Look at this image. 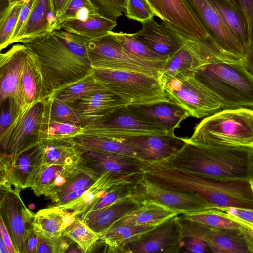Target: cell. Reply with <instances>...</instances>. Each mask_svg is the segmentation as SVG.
<instances>
[{"label": "cell", "mask_w": 253, "mask_h": 253, "mask_svg": "<svg viewBox=\"0 0 253 253\" xmlns=\"http://www.w3.org/2000/svg\"><path fill=\"white\" fill-rule=\"evenodd\" d=\"M88 40L58 29L19 42L37 57L48 96L92 72L86 47Z\"/></svg>", "instance_id": "6da1fadb"}, {"label": "cell", "mask_w": 253, "mask_h": 253, "mask_svg": "<svg viewBox=\"0 0 253 253\" xmlns=\"http://www.w3.org/2000/svg\"><path fill=\"white\" fill-rule=\"evenodd\" d=\"M198 176L221 180L253 179V149L221 148L191 142L159 161Z\"/></svg>", "instance_id": "7a4b0ae2"}, {"label": "cell", "mask_w": 253, "mask_h": 253, "mask_svg": "<svg viewBox=\"0 0 253 253\" xmlns=\"http://www.w3.org/2000/svg\"><path fill=\"white\" fill-rule=\"evenodd\" d=\"M158 183L165 188L197 194L215 208L253 210V179L216 180L167 166L162 169Z\"/></svg>", "instance_id": "3957f363"}, {"label": "cell", "mask_w": 253, "mask_h": 253, "mask_svg": "<svg viewBox=\"0 0 253 253\" xmlns=\"http://www.w3.org/2000/svg\"><path fill=\"white\" fill-rule=\"evenodd\" d=\"M189 139L209 146L253 149V110L224 109L205 117Z\"/></svg>", "instance_id": "277c9868"}, {"label": "cell", "mask_w": 253, "mask_h": 253, "mask_svg": "<svg viewBox=\"0 0 253 253\" xmlns=\"http://www.w3.org/2000/svg\"><path fill=\"white\" fill-rule=\"evenodd\" d=\"M193 73L221 99L225 109H253V76L242 62H212L199 67Z\"/></svg>", "instance_id": "5b68a950"}, {"label": "cell", "mask_w": 253, "mask_h": 253, "mask_svg": "<svg viewBox=\"0 0 253 253\" xmlns=\"http://www.w3.org/2000/svg\"><path fill=\"white\" fill-rule=\"evenodd\" d=\"M92 74L105 88L130 104L168 100L159 78L131 71L93 68Z\"/></svg>", "instance_id": "8992f818"}, {"label": "cell", "mask_w": 253, "mask_h": 253, "mask_svg": "<svg viewBox=\"0 0 253 253\" xmlns=\"http://www.w3.org/2000/svg\"><path fill=\"white\" fill-rule=\"evenodd\" d=\"M168 99L184 109L189 116L206 117L225 109L221 99L194 75L180 72L164 84Z\"/></svg>", "instance_id": "52a82bcc"}, {"label": "cell", "mask_w": 253, "mask_h": 253, "mask_svg": "<svg viewBox=\"0 0 253 253\" xmlns=\"http://www.w3.org/2000/svg\"><path fill=\"white\" fill-rule=\"evenodd\" d=\"M86 47L93 68L135 71L159 78L167 61H154L135 56L125 50L109 32L88 40Z\"/></svg>", "instance_id": "ba28073f"}, {"label": "cell", "mask_w": 253, "mask_h": 253, "mask_svg": "<svg viewBox=\"0 0 253 253\" xmlns=\"http://www.w3.org/2000/svg\"><path fill=\"white\" fill-rule=\"evenodd\" d=\"M167 133L161 126L138 117L126 106L85 126L80 134L122 141L136 137Z\"/></svg>", "instance_id": "9c48e42d"}, {"label": "cell", "mask_w": 253, "mask_h": 253, "mask_svg": "<svg viewBox=\"0 0 253 253\" xmlns=\"http://www.w3.org/2000/svg\"><path fill=\"white\" fill-rule=\"evenodd\" d=\"M42 156L40 140L16 153H0V188H31L41 167Z\"/></svg>", "instance_id": "30bf717a"}, {"label": "cell", "mask_w": 253, "mask_h": 253, "mask_svg": "<svg viewBox=\"0 0 253 253\" xmlns=\"http://www.w3.org/2000/svg\"><path fill=\"white\" fill-rule=\"evenodd\" d=\"M132 196L140 204L157 203L179 214L215 208L197 194L164 187L146 178L142 173L134 182Z\"/></svg>", "instance_id": "8fae6325"}, {"label": "cell", "mask_w": 253, "mask_h": 253, "mask_svg": "<svg viewBox=\"0 0 253 253\" xmlns=\"http://www.w3.org/2000/svg\"><path fill=\"white\" fill-rule=\"evenodd\" d=\"M43 100L21 108L13 123L0 134V153H16L40 141Z\"/></svg>", "instance_id": "7c38bea8"}, {"label": "cell", "mask_w": 253, "mask_h": 253, "mask_svg": "<svg viewBox=\"0 0 253 253\" xmlns=\"http://www.w3.org/2000/svg\"><path fill=\"white\" fill-rule=\"evenodd\" d=\"M20 189H0V218L4 223L17 253H26V242L33 228L35 214L25 205Z\"/></svg>", "instance_id": "4fadbf2b"}, {"label": "cell", "mask_w": 253, "mask_h": 253, "mask_svg": "<svg viewBox=\"0 0 253 253\" xmlns=\"http://www.w3.org/2000/svg\"><path fill=\"white\" fill-rule=\"evenodd\" d=\"M176 214L126 245L121 253H178L184 246L181 218Z\"/></svg>", "instance_id": "5bb4252c"}, {"label": "cell", "mask_w": 253, "mask_h": 253, "mask_svg": "<svg viewBox=\"0 0 253 253\" xmlns=\"http://www.w3.org/2000/svg\"><path fill=\"white\" fill-rule=\"evenodd\" d=\"M210 38L225 52L243 59L245 50L210 0H182Z\"/></svg>", "instance_id": "9a60e30c"}, {"label": "cell", "mask_w": 253, "mask_h": 253, "mask_svg": "<svg viewBox=\"0 0 253 253\" xmlns=\"http://www.w3.org/2000/svg\"><path fill=\"white\" fill-rule=\"evenodd\" d=\"M29 49L24 44L13 45L0 55V103L13 97L22 108L26 107L21 81Z\"/></svg>", "instance_id": "2e32d148"}, {"label": "cell", "mask_w": 253, "mask_h": 253, "mask_svg": "<svg viewBox=\"0 0 253 253\" xmlns=\"http://www.w3.org/2000/svg\"><path fill=\"white\" fill-rule=\"evenodd\" d=\"M182 224L183 236L195 237L205 241L212 252L250 253L243 235L239 230L211 227L186 221Z\"/></svg>", "instance_id": "e0dca14e"}, {"label": "cell", "mask_w": 253, "mask_h": 253, "mask_svg": "<svg viewBox=\"0 0 253 253\" xmlns=\"http://www.w3.org/2000/svg\"><path fill=\"white\" fill-rule=\"evenodd\" d=\"M187 138L174 133L151 135L126 139L122 141L136 154L137 158L152 162L165 159L176 152L186 143Z\"/></svg>", "instance_id": "ac0fdd59"}, {"label": "cell", "mask_w": 253, "mask_h": 253, "mask_svg": "<svg viewBox=\"0 0 253 253\" xmlns=\"http://www.w3.org/2000/svg\"><path fill=\"white\" fill-rule=\"evenodd\" d=\"M141 24L142 28L132 34L154 53L168 59L183 45L181 37L166 21L159 24L152 18Z\"/></svg>", "instance_id": "d6986e66"}, {"label": "cell", "mask_w": 253, "mask_h": 253, "mask_svg": "<svg viewBox=\"0 0 253 253\" xmlns=\"http://www.w3.org/2000/svg\"><path fill=\"white\" fill-rule=\"evenodd\" d=\"M129 104L130 103L127 100L104 88L70 105L84 128L116 109Z\"/></svg>", "instance_id": "ffe728a7"}, {"label": "cell", "mask_w": 253, "mask_h": 253, "mask_svg": "<svg viewBox=\"0 0 253 253\" xmlns=\"http://www.w3.org/2000/svg\"><path fill=\"white\" fill-rule=\"evenodd\" d=\"M155 16L199 39H211L182 0H146Z\"/></svg>", "instance_id": "44dd1931"}, {"label": "cell", "mask_w": 253, "mask_h": 253, "mask_svg": "<svg viewBox=\"0 0 253 253\" xmlns=\"http://www.w3.org/2000/svg\"><path fill=\"white\" fill-rule=\"evenodd\" d=\"M129 110L138 117L161 126L168 133H174L180 123L189 117L187 112L169 100L148 103L130 104Z\"/></svg>", "instance_id": "7402d4cb"}, {"label": "cell", "mask_w": 253, "mask_h": 253, "mask_svg": "<svg viewBox=\"0 0 253 253\" xmlns=\"http://www.w3.org/2000/svg\"><path fill=\"white\" fill-rule=\"evenodd\" d=\"M182 40L183 45L167 59L161 73L159 79L163 85L180 72L193 71L217 60L216 56L205 48L187 40Z\"/></svg>", "instance_id": "603a6c76"}, {"label": "cell", "mask_w": 253, "mask_h": 253, "mask_svg": "<svg viewBox=\"0 0 253 253\" xmlns=\"http://www.w3.org/2000/svg\"><path fill=\"white\" fill-rule=\"evenodd\" d=\"M140 174L121 175L104 172L80 197L68 202L56 205L71 212L76 217H82L111 188L123 183L134 182Z\"/></svg>", "instance_id": "cb8c5ba5"}, {"label": "cell", "mask_w": 253, "mask_h": 253, "mask_svg": "<svg viewBox=\"0 0 253 253\" xmlns=\"http://www.w3.org/2000/svg\"><path fill=\"white\" fill-rule=\"evenodd\" d=\"M79 150L83 161L101 174L106 171L121 175L142 173L141 161L136 158L118 154Z\"/></svg>", "instance_id": "d4e9b609"}, {"label": "cell", "mask_w": 253, "mask_h": 253, "mask_svg": "<svg viewBox=\"0 0 253 253\" xmlns=\"http://www.w3.org/2000/svg\"><path fill=\"white\" fill-rule=\"evenodd\" d=\"M141 204L132 196L124 198L103 208L84 214L83 221L99 236Z\"/></svg>", "instance_id": "484cf974"}, {"label": "cell", "mask_w": 253, "mask_h": 253, "mask_svg": "<svg viewBox=\"0 0 253 253\" xmlns=\"http://www.w3.org/2000/svg\"><path fill=\"white\" fill-rule=\"evenodd\" d=\"M57 19L53 0H34L29 16L15 42L24 39L52 32L56 27Z\"/></svg>", "instance_id": "4316f807"}, {"label": "cell", "mask_w": 253, "mask_h": 253, "mask_svg": "<svg viewBox=\"0 0 253 253\" xmlns=\"http://www.w3.org/2000/svg\"><path fill=\"white\" fill-rule=\"evenodd\" d=\"M76 218L71 212L55 205L39 210L35 214L33 225L40 235L51 238L61 235Z\"/></svg>", "instance_id": "83f0119b"}, {"label": "cell", "mask_w": 253, "mask_h": 253, "mask_svg": "<svg viewBox=\"0 0 253 253\" xmlns=\"http://www.w3.org/2000/svg\"><path fill=\"white\" fill-rule=\"evenodd\" d=\"M21 87L25 107L38 101L43 100L48 96L37 58L29 49L21 78Z\"/></svg>", "instance_id": "f1b7e54d"}, {"label": "cell", "mask_w": 253, "mask_h": 253, "mask_svg": "<svg viewBox=\"0 0 253 253\" xmlns=\"http://www.w3.org/2000/svg\"><path fill=\"white\" fill-rule=\"evenodd\" d=\"M222 21L244 48L250 44L245 15L234 0H210Z\"/></svg>", "instance_id": "f546056e"}, {"label": "cell", "mask_w": 253, "mask_h": 253, "mask_svg": "<svg viewBox=\"0 0 253 253\" xmlns=\"http://www.w3.org/2000/svg\"><path fill=\"white\" fill-rule=\"evenodd\" d=\"M176 214H180L161 205L151 202L143 203L117 221L110 228L157 224Z\"/></svg>", "instance_id": "4dcf8cb0"}, {"label": "cell", "mask_w": 253, "mask_h": 253, "mask_svg": "<svg viewBox=\"0 0 253 253\" xmlns=\"http://www.w3.org/2000/svg\"><path fill=\"white\" fill-rule=\"evenodd\" d=\"M43 148L41 167L52 164L69 165L81 159L80 151L71 137L40 140Z\"/></svg>", "instance_id": "1f68e13d"}, {"label": "cell", "mask_w": 253, "mask_h": 253, "mask_svg": "<svg viewBox=\"0 0 253 253\" xmlns=\"http://www.w3.org/2000/svg\"><path fill=\"white\" fill-rule=\"evenodd\" d=\"M159 224L110 228L99 236L96 244L102 246L104 252L121 253L126 245L137 240Z\"/></svg>", "instance_id": "d6a6232c"}, {"label": "cell", "mask_w": 253, "mask_h": 253, "mask_svg": "<svg viewBox=\"0 0 253 253\" xmlns=\"http://www.w3.org/2000/svg\"><path fill=\"white\" fill-rule=\"evenodd\" d=\"M117 25V21L96 14L84 20L73 19L65 20L54 29H61L86 39L91 40L107 34Z\"/></svg>", "instance_id": "836d02e7"}, {"label": "cell", "mask_w": 253, "mask_h": 253, "mask_svg": "<svg viewBox=\"0 0 253 253\" xmlns=\"http://www.w3.org/2000/svg\"><path fill=\"white\" fill-rule=\"evenodd\" d=\"M71 138L80 150L118 154L138 159L136 153L122 141L86 134H79Z\"/></svg>", "instance_id": "e575fe53"}, {"label": "cell", "mask_w": 253, "mask_h": 253, "mask_svg": "<svg viewBox=\"0 0 253 253\" xmlns=\"http://www.w3.org/2000/svg\"><path fill=\"white\" fill-rule=\"evenodd\" d=\"M186 221H190L219 228L239 230L243 233L250 230L235 220L231 215L218 209H211L181 214Z\"/></svg>", "instance_id": "d590c367"}, {"label": "cell", "mask_w": 253, "mask_h": 253, "mask_svg": "<svg viewBox=\"0 0 253 253\" xmlns=\"http://www.w3.org/2000/svg\"><path fill=\"white\" fill-rule=\"evenodd\" d=\"M105 88L91 73L85 77L69 84L54 91L51 95L71 104L83 98L93 94Z\"/></svg>", "instance_id": "8d00e7d4"}, {"label": "cell", "mask_w": 253, "mask_h": 253, "mask_svg": "<svg viewBox=\"0 0 253 253\" xmlns=\"http://www.w3.org/2000/svg\"><path fill=\"white\" fill-rule=\"evenodd\" d=\"M101 175L84 161L83 164L70 179L49 199L56 204L66 195L91 186Z\"/></svg>", "instance_id": "74e56055"}, {"label": "cell", "mask_w": 253, "mask_h": 253, "mask_svg": "<svg viewBox=\"0 0 253 253\" xmlns=\"http://www.w3.org/2000/svg\"><path fill=\"white\" fill-rule=\"evenodd\" d=\"M63 233L76 243L84 253L92 252L99 235L79 217L63 231Z\"/></svg>", "instance_id": "f35d334b"}, {"label": "cell", "mask_w": 253, "mask_h": 253, "mask_svg": "<svg viewBox=\"0 0 253 253\" xmlns=\"http://www.w3.org/2000/svg\"><path fill=\"white\" fill-rule=\"evenodd\" d=\"M43 116L53 121L81 126L79 117L72 107L52 96L43 100Z\"/></svg>", "instance_id": "ab89813d"}, {"label": "cell", "mask_w": 253, "mask_h": 253, "mask_svg": "<svg viewBox=\"0 0 253 253\" xmlns=\"http://www.w3.org/2000/svg\"><path fill=\"white\" fill-rule=\"evenodd\" d=\"M24 3L16 0L0 10V49L1 51L9 44V40L17 22Z\"/></svg>", "instance_id": "60d3db41"}, {"label": "cell", "mask_w": 253, "mask_h": 253, "mask_svg": "<svg viewBox=\"0 0 253 253\" xmlns=\"http://www.w3.org/2000/svg\"><path fill=\"white\" fill-rule=\"evenodd\" d=\"M79 125L53 121L42 116L40 129V140L43 139L73 137L82 133Z\"/></svg>", "instance_id": "b9f144b4"}, {"label": "cell", "mask_w": 253, "mask_h": 253, "mask_svg": "<svg viewBox=\"0 0 253 253\" xmlns=\"http://www.w3.org/2000/svg\"><path fill=\"white\" fill-rule=\"evenodd\" d=\"M78 161L69 165L52 164L41 167L31 187L34 193L37 196L44 195L57 179Z\"/></svg>", "instance_id": "7bdbcfd3"}, {"label": "cell", "mask_w": 253, "mask_h": 253, "mask_svg": "<svg viewBox=\"0 0 253 253\" xmlns=\"http://www.w3.org/2000/svg\"><path fill=\"white\" fill-rule=\"evenodd\" d=\"M115 38L121 46L126 51L139 58L154 61H164L167 58L161 57L150 50L138 40L132 34L109 32Z\"/></svg>", "instance_id": "ee69618b"}, {"label": "cell", "mask_w": 253, "mask_h": 253, "mask_svg": "<svg viewBox=\"0 0 253 253\" xmlns=\"http://www.w3.org/2000/svg\"><path fill=\"white\" fill-rule=\"evenodd\" d=\"M134 182L123 183L113 187L102 198L93 205L85 213L103 208L124 198L132 195Z\"/></svg>", "instance_id": "f6af8a7d"}, {"label": "cell", "mask_w": 253, "mask_h": 253, "mask_svg": "<svg viewBox=\"0 0 253 253\" xmlns=\"http://www.w3.org/2000/svg\"><path fill=\"white\" fill-rule=\"evenodd\" d=\"M39 243L36 253H65L74 242L63 233L51 238H46L39 234Z\"/></svg>", "instance_id": "bcb514c9"}, {"label": "cell", "mask_w": 253, "mask_h": 253, "mask_svg": "<svg viewBox=\"0 0 253 253\" xmlns=\"http://www.w3.org/2000/svg\"><path fill=\"white\" fill-rule=\"evenodd\" d=\"M100 15L116 21L125 11L127 0H90Z\"/></svg>", "instance_id": "7dc6e473"}, {"label": "cell", "mask_w": 253, "mask_h": 253, "mask_svg": "<svg viewBox=\"0 0 253 253\" xmlns=\"http://www.w3.org/2000/svg\"><path fill=\"white\" fill-rule=\"evenodd\" d=\"M125 14L127 18L141 23L155 16L146 0H127Z\"/></svg>", "instance_id": "c3c4849f"}, {"label": "cell", "mask_w": 253, "mask_h": 253, "mask_svg": "<svg viewBox=\"0 0 253 253\" xmlns=\"http://www.w3.org/2000/svg\"><path fill=\"white\" fill-rule=\"evenodd\" d=\"M0 134L4 132L13 123L19 111L22 108L17 100L8 97L0 103Z\"/></svg>", "instance_id": "681fc988"}, {"label": "cell", "mask_w": 253, "mask_h": 253, "mask_svg": "<svg viewBox=\"0 0 253 253\" xmlns=\"http://www.w3.org/2000/svg\"><path fill=\"white\" fill-rule=\"evenodd\" d=\"M85 8L96 11L90 0H73L63 14L57 18L56 27L65 20L75 19L77 14Z\"/></svg>", "instance_id": "f907efd6"}, {"label": "cell", "mask_w": 253, "mask_h": 253, "mask_svg": "<svg viewBox=\"0 0 253 253\" xmlns=\"http://www.w3.org/2000/svg\"><path fill=\"white\" fill-rule=\"evenodd\" d=\"M183 241L185 253H206L212 252L207 243L199 238L185 237Z\"/></svg>", "instance_id": "816d5d0a"}, {"label": "cell", "mask_w": 253, "mask_h": 253, "mask_svg": "<svg viewBox=\"0 0 253 253\" xmlns=\"http://www.w3.org/2000/svg\"><path fill=\"white\" fill-rule=\"evenodd\" d=\"M246 17L250 43L253 41V0H234Z\"/></svg>", "instance_id": "f5cc1de1"}, {"label": "cell", "mask_w": 253, "mask_h": 253, "mask_svg": "<svg viewBox=\"0 0 253 253\" xmlns=\"http://www.w3.org/2000/svg\"><path fill=\"white\" fill-rule=\"evenodd\" d=\"M34 1V0H29L25 2L23 6L17 22L10 37L9 45L15 42V40L29 16Z\"/></svg>", "instance_id": "db71d44e"}, {"label": "cell", "mask_w": 253, "mask_h": 253, "mask_svg": "<svg viewBox=\"0 0 253 253\" xmlns=\"http://www.w3.org/2000/svg\"><path fill=\"white\" fill-rule=\"evenodd\" d=\"M253 225V210L235 207L216 208Z\"/></svg>", "instance_id": "11a10c76"}, {"label": "cell", "mask_w": 253, "mask_h": 253, "mask_svg": "<svg viewBox=\"0 0 253 253\" xmlns=\"http://www.w3.org/2000/svg\"><path fill=\"white\" fill-rule=\"evenodd\" d=\"M39 238V234L33 227L29 232L26 240V253H36Z\"/></svg>", "instance_id": "9f6ffc18"}, {"label": "cell", "mask_w": 253, "mask_h": 253, "mask_svg": "<svg viewBox=\"0 0 253 253\" xmlns=\"http://www.w3.org/2000/svg\"><path fill=\"white\" fill-rule=\"evenodd\" d=\"M242 64L247 71L253 76V41L250 43L246 49Z\"/></svg>", "instance_id": "6f0895ef"}, {"label": "cell", "mask_w": 253, "mask_h": 253, "mask_svg": "<svg viewBox=\"0 0 253 253\" xmlns=\"http://www.w3.org/2000/svg\"><path fill=\"white\" fill-rule=\"evenodd\" d=\"M0 218V236L6 245L9 251V253H17V251L14 246L10 235L2 219L1 218Z\"/></svg>", "instance_id": "680465c9"}, {"label": "cell", "mask_w": 253, "mask_h": 253, "mask_svg": "<svg viewBox=\"0 0 253 253\" xmlns=\"http://www.w3.org/2000/svg\"><path fill=\"white\" fill-rule=\"evenodd\" d=\"M73 0H53L57 18L66 11Z\"/></svg>", "instance_id": "91938a15"}, {"label": "cell", "mask_w": 253, "mask_h": 253, "mask_svg": "<svg viewBox=\"0 0 253 253\" xmlns=\"http://www.w3.org/2000/svg\"><path fill=\"white\" fill-rule=\"evenodd\" d=\"M249 230H246L242 233L246 242L250 253H253V235L249 233Z\"/></svg>", "instance_id": "94428289"}, {"label": "cell", "mask_w": 253, "mask_h": 253, "mask_svg": "<svg viewBox=\"0 0 253 253\" xmlns=\"http://www.w3.org/2000/svg\"><path fill=\"white\" fill-rule=\"evenodd\" d=\"M0 253H9L8 248L1 236L0 237Z\"/></svg>", "instance_id": "6125c7cd"}, {"label": "cell", "mask_w": 253, "mask_h": 253, "mask_svg": "<svg viewBox=\"0 0 253 253\" xmlns=\"http://www.w3.org/2000/svg\"><path fill=\"white\" fill-rule=\"evenodd\" d=\"M16 0H0V10L4 8L10 3L15 1ZM23 1L24 3L29 0H20Z\"/></svg>", "instance_id": "be15d7a7"}]
</instances>
